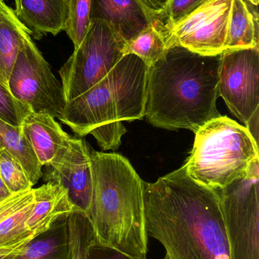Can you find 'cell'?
Wrapping results in <instances>:
<instances>
[{
  "label": "cell",
  "mask_w": 259,
  "mask_h": 259,
  "mask_svg": "<svg viewBox=\"0 0 259 259\" xmlns=\"http://www.w3.org/2000/svg\"><path fill=\"white\" fill-rule=\"evenodd\" d=\"M143 193L147 235L164 246L163 259H231L218 194L184 166L143 181Z\"/></svg>",
  "instance_id": "cell-1"
},
{
  "label": "cell",
  "mask_w": 259,
  "mask_h": 259,
  "mask_svg": "<svg viewBox=\"0 0 259 259\" xmlns=\"http://www.w3.org/2000/svg\"><path fill=\"white\" fill-rule=\"evenodd\" d=\"M220 55L172 47L149 67L144 117L155 127L196 133L220 116L217 109Z\"/></svg>",
  "instance_id": "cell-2"
},
{
  "label": "cell",
  "mask_w": 259,
  "mask_h": 259,
  "mask_svg": "<svg viewBox=\"0 0 259 259\" xmlns=\"http://www.w3.org/2000/svg\"><path fill=\"white\" fill-rule=\"evenodd\" d=\"M93 192L88 216L95 241L134 258L147 259L143 181L119 154L90 147Z\"/></svg>",
  "instance_id": "cell-3"
},
{
  "label": "cell",
  "mask_w": 259,
  "mask_h": 259,
  "mask_svg": "<svg viewBox=\"0 0 259 259\" xmlns=\"http://www.w3.org/2000/svg\"><path fill=\"white\" fill-rule=\"evenodd\" d=\"M187 175L202 185L218 190L243 178L258 158V143L246 127L227 116L207 122L196 133Z\"/></svg>",
  "instance_id": "cell-4"
},
{
  "label": "cell",
  "mask_w": 259,
  "mask_h": 259,
  "mask_svg": "<svg viewBox=\"0 0 259 259\" xmlns=\"http://www.w3.org/2000/svg\"><path fill=\"white\" fill-rule=\"evenodd\" d=\"M125 45L106 23L91 19L83 40L59 71L66 103L104 78L125 56Z\"/></svg>",
  "instance_id": "cell-5"
},
{
  "label": "cell",
  "mask_w": 259,
  "mask_h": 259,
  "mask_svg": "<svg viewBox=\"0 0 259 259\" xmlns=\"http://www.w3.org/2000/svg\"><path fill=\"white\" fill-rule=\"evenodd\" d=\"M215 191L231 259H259V159L243 178Z\"/></svg>",
  "instance_id": "cell-6"
},
{
  "label": "cell",
  "mask_w": 259,
  "mask_h": 259,
  "mask_svg": "<svg viewBox=\"0 0 259 259\" xmlns=\"http://www.w3.org/2000/svg\"><path fill=\"white\" fill-rule=\"evenodd\" d=\"M11 94L30 112L48 114L59 119L66 102L62 83L32 40L24 38L9 80Z\"/></svg>",
  "instance_id": "cell-7"
},
{
  "label": "cell",
  "mask_w": 259,
  "mask_h": 259,
  "mask_svg": "<svg viewBox=\"0 0 259 259\" xmlns=\"http://www.w3.org/2000/svg\"><path fill=\"white\" fill-rule=\"evenodd\" d=\"M234 0H205L191 13L165 30L166 46L182 47L201 56L225 51Z\"/></svg>",
  "instance_id": "cell-8"
},
{
  "label": "cell",
  "mask_w": 259,
  "mask_h": 259,
  "mask_svg": "<svg viewBox=\"0 0 259 259\" xmlns=\"http://www.w3.org/2000/svg\"><path fill=\"white\" fill-rule=\"evenodd\" d=\"M218 93L234 116L246 124L259 110V49L220 55Z\"/></svg>",
  "instance_id": "cell-9"
},
{
  "label": "cell",
  "mask_w": 259,
  "mask_h": 259,
  "mask_svg": "<svg viewBox=\"0 0 259 259\" xmlns=\"http://www.w3.org/2000/svg\"><path fill=\"white\" fill-rule=\"evenodd\" d=\"M44 167V181L63 187L75 208L88 215L92 199L93 175L90 146L86 141L71 138L66 152Z\"/></svg>",
  "instance_id": "cell-10"
},
{
  "label": "cell",
  "mask_w": 259,
  "mask_h": 259,
  "mask_svg": "<svg viewBox=\"0 0 259 259\" xmlns=\"http://www.w3.org/2000/svg\"><path fill=\"white\" fill-rule=\"evenodd\" d=\"M59 120L80 137L88 135L100 126L120 121L108 75L67 103Z\"/></svg>",
  "instance_id": "cell-11"
},
{
  "label": "cell",
  "mask_w": 259,
  "mask_h": 259,
  "mask_svg": "<svg viewBox=\"0 0 259 259\" xmlns=\"http://www.w3.org/2000/svg\"><path fill=\"white\" fill-rule=\"evenodd\" d=\"M149 66L138 56L125 55L107 74L117 103L120 121L144 117Z\"/></svg>",
  "instance_id": "cell-12"
},
{
  "label": "cell",
  "mask_w": 259,
  "mask_h": 259,
  "mask_svg": "<svg viewBox=\"0 0 259 259\" xmlns=\"http://www.w3.org/2000/svg\"><path fill=\"white\" fill-rule=\"evenodd\" d=\"M20 127L43 167L53 162L69 147L71 137L48 114L30 112Z\"/></svg>",
  "instance_id": "cell-13"
},
{
  "label": "cell",
  "mask_w": 259,
  "mask_h": 259,
  "mask_svg": "<svg viewBox=\"0 0 259 259\" xmlns=\"http://www.w3.org/2000/svg\"><path fill=\"white\" fill-rule=\"evenodd\" d=\"M91 19L101 20L126 42L152 23L137 0H92Z\"/></svg>",
  "instance_id": "cell-14"
},
{
  "label": "cell",
  "mask_w": 259,
  "mask_h": 259,
  "mask_svg": "<svg viewBox=\"0 0 259 259\" xmlns=\"http://www.w3.org/2000/svg\"><path fill=\"white\" fill-rule=\"evenodd\" d=\"M15 14L31 37L56 36L65 31L68 18L67 0H18Z\"/></svg>",
  "instance_id": "cell-15"
},
{
  "label": "cell",
  "mask_w": 259,
  "mask_h": 259,
  "mask_svg": "<svg viewBox=\"0 0 259 259\" xmlns=\"http://www.w3.org/2000/svg\"><path fill=\"white\" fill-rule=\"evenodd\" d=\"M33 205V188L12 193L0 202V248L27 244L35 238L25 227Z\"/></svg>",
  "instance_id": "cell-16"
},
{
  "label": "cell",
  "mask_w": 259,
  "mask_h": 259,
  "mask_svg": "<svg viewBox=\"0 0 259 259\" xmlns=\"http://www.w3.org/2000/svg\"><path fill=\"white\" fill-rule=\"evenodd\" d=\"M34 205L26 222L27 231L33 237L48 231L61 217L68 215L75 208L68 192L55 183L33 189Z\"/></svg>",
  "instance_id": "cell-17"
},
{
  "label": "cell",
  "mask_w": 259,
  "mask_h": 259,
  "mask_svg": "<svg viewBox=\"0 0 259 259\" xmlns=\"http://www.w3.org/2000/svg\"><path fill=\"white\" fill-rule=\"evenodd\" d=\"M29 34L30 31L18 19L15 10L5 0H0V81L8 88L17 55Z\"/></svg>",
  "instance_id": "cell-18"
},
{
  "label": "cell",
  "mask_w": 259,
  "mask_h": 259,
  "mask_svg": "<svg viewBox=\"0 0 259 259\" xmlns=\"http://www.w3.org/2000/svg\"><path fill=\"white\" fill-rule=\"evenodd\" d=\"M247 0H234L225 50L258 48V15Z\"/></svg>",
  "instance_id": "cell-19"
},
{
  "label": "cell",
  "mask_w": 259,
  "mask_h": 259,
  "mask_svg": "<svg viewBox=\"0 0 259 259\" xmlns=\"http://www.w3.org/2000/svg\"><path fill=\"white\" fill-rule=\"evenodd\" d=\"M68 215L58 219L48 231L33 239L12 259H67Z\"/></svg>",
  "instance_id": "cell-20"
},
{
  "label": "cell",
  "mask_w": 259,
  "mask_h": 259,
  "mask_svg": "<svg viewBox=\"0 0 259 259\" xmlns=\"http://www.w3.org/2000/svg\"><path fill=\"white\" fill-rule=\"evenodd\" d=\"M0 149L10 152L22 165L33 185L42 178L43 166L40 164L20 126H14L0 118Z\"/></svg>",
  "instance_id": "cell-21"
},
{
  "label": "cell",
  "mask_w": 259,
  "mask_h": 259,
  "mask_svg": "<svg viewBox=\"0 0 259 259\" xmlns=\"http://www.w3.org/2000/svg\"><path fill=\"white\" fill-rule=\"evenodd\" d=\"M167 50L165 29L160 20H155L126 42L124 50L125 55H135L151 67L164 56Z\"/></svg>",
  "instance_id": "cell-22"
},
{
  "label": "cell",
  "mask_w": 259,
  "mask_h": 259,
  "mask_svg": "<svg viewBox=\"0 0 259 259\" xmlns=\"http://www.w3.org/2000/svg\"><path fill=\"white\" fill-rule=\"evenodd\" d=\"M68 250L67 259H86L87 251L94 241V228L86 213L75 208L67 217Z\"/></svg>",
  "instance_id": "cell-23"
},
{
  "label": "cell",
  "mask_w": 259,
  "mask_h": 259,
  "mask_svg": "<svg viewBox=\"0 0 259 259\" xmlns=\"http://www.w3.org/2000/svg\"><path fill=\"white\" fill-rule=\"evenodd\" d=\"M91 1L67 0L68 18L65 31L72 42L74 49L80 45L91 24Z\"/></svg>",
  "instance_id": "cell-24"
},
{
  "label": "cell",
  "mask_w": 259,
  "mask_h": 259,
  "mask_svg": "<svg viewBox=\"0 0 259 259\" xmlns=\"http://www.w3.org/2000/svg\"><path fill=\"white\" fill-rule=\"evenodd\" d=\"M0 178L11 193L33 188L21 163L6 149H0Z\"/></svg>",
  "instance_id": "cell-25"
},
{
  "label": "cell",
  "mask_w": 259,
  "mask_h": 259,
  "mask_svg": "<svg viewBox=\"0 0 259 259\" xmlns=\"http://www.w3.org/2000/svg\"><path fill=\"white\" fill-rule=\"evenodd\" d=\"M30 111L11 94L0 81V118L14 126H21Z\"/></svg>",
  "instance_id": "cell-26"
},
{
  "label": "cell",
  "mask_w": 259,
  "mask_h": 259,
  "mask_svg": "<svg viewBox=\"0 0 259 259\" xmlns=\"http://www.w3.org/2000/svg\"><path fill=\"white\" fill-rule=\"evenodd\" d=\"M205 1V0H167L165 12L160 20L165 30L191 13Z\"/></svg>",
  "instance_id": "cell-27"
},
{
  "label": "cell",
  "mask_w": 259,
  "mask_h": 259,
  "mask_svg": "<svg viewBox=\"0 0 259 259\" xmlns=\"http://www.w3.org/2000/svg\"><path fill=\"white\" fill-rule=\"evenodd\" d=\"M126 133V128L122 121L100 126L90 134L97 140L103 150H117L121 145L122 137Z\"/></svg>",
  "instance_id": "cell-28"
},
{
  "label": "cell",
  "mask_w": 259,
  "mask_h": 259,
  "mask_svg": "<svg viewBox=\"0 0 259 259\" xmlns=\"http://www.w3.org/2000/svg\"><path fill=\"white\" fill-rule=\"evenodd\" d=\"M86 259H138L120 252L114 248L94 241L87 251Z\"/></svg>",
  "instance_id": "cell-29"
},
{
  "label": "cell",
  "mask_w": 259,
  "mask_h": 259,
  "mask_svg": "<svg viewBox=\"0 0 259 259\" xmlns=\"http://www.w3.org/2000/svg\"><path fill=\"white\" fill-rule=\"evenodd\" d=\"M152 22L161 20L165 12L167 0H137Z\"/></svg>",
  "instance_id": "cell-30"
},
{
  "label": "cell",
  "mask_w": 259,
  "mask_h": 259,
  "mask_svg": "<svg viewBox=\"0 0 259 259\" xmlns=\"http://www.w3.org/2000/svg\"><path fill=\"white\" fill-rule=\"evenodd\" d=\"M258 114L259 110L256 111L253 115L249 118V121L245 124L246 128L257 143L258 142Z\"/></svg>",
  "instance_id": "cell-31"
},
{
  "label": "cell",
  "mask_w": 259,
  "mask_h": 259,
  "mask_svg": "<svg viewBox=\"0 0 259 259\" xmlns=\"http://www.w3.org/2000/svg\"><path fill=\"white\" fill-rule=\"evenodd\" d=\"M27 244L20 245L12 248H0V259H12L19 253Z\"/></svg>",
  "instance_id": "cell-32"
},
{
  "label": "cell",
  "mask_w": 259,
  "mask_h": 259,
  "mask_svg": "<svg viewBox=\"0 0 259 259\" xmlns=\"http://www.w3.org/2000/svg\"><path fill=\"white\" fill-rule=\"evenodd\" d=\"M11 192L8 190L7 187L5 185L4 183L2 181L1 178H0V202L3 201V199H6V198L9 197L10 196Z\"/></svg>",
  "instance_id": "cell-33"
},
{
  "label": "cell",
  "mask_w": 259,
  "mask_h": 259,
  "mask_svg": "<svg viewBox=\"0 0 259 259\" xmlns=\"http://www.w3.org/2000/svg\"><path fill=\"white\" fill-rule=\"evenodd\" d=\"M249 3H250L251 4L255 6H258L259 0H247Z\"/></svg>",
  "instance_id": "cell-34"
},
{
  "label": "cell",
  "mask_w": 259,
  "mask_h": 259,
  "mask_svg": "<svg viewBox=\"0 0 259 259\" xmlns=\"http://www.w3.org/2000/svg\"><path fill=\"white\" fill-rule=\"evenodd\" d=\"M14 1H15V5H16L18 3V0H14Z\"/></svg>",
  "instance_id": "cell-35"
},
{
  "label": "cell",
  "mask_w": 259,
  "mask_h": 259,
  "mask_svg": "<svg viewBox=\"0 0 259 259\" xmlns=\"http://www.w3.org/2000/svg\"></svg>",
  "instance_id": "cell-36"
}]
</instances>
